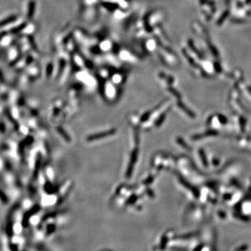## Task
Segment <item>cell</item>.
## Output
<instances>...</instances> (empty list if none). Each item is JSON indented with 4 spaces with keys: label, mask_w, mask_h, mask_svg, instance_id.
<instances>
[{
    "label": "cell",
    "mask_w": 251,
    "mask_h": 251,
    "mask_svg": "<svg viewBox=\"0 0 251 251\" xmlns=\"http://www.w3.org/2000/svg\"><path fill=\"white\" fill-rule=\"evenodd\" d=\"M11 21H12V18H9L7 20H4L3 22H1V23H0V26L4 25V24L8 23V22H11Z\"/></svg>",
    "instance_id": "6da1fadb"
}]
</instances>
